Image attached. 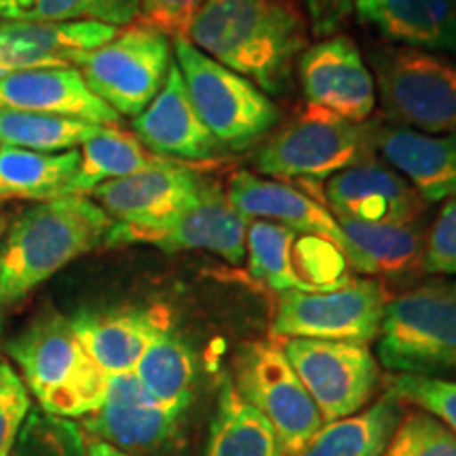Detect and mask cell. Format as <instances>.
<instances>
[{
	"label": "cell",
	"instance_id": "cell-16",
	"mask_svg": "<svg viewBox=\"0 0 456 456\" xmlns=\"http://www.w3.org/2000/svg\"><path fill=\"white\" fill-rule=\"evenodd\" d=\"M182 414L165 408L144 389L135 372L108 374L106 397L85 427L100 442L118 450L161 446L178 429Z\"/></svg>",
	"mask_w": 456,
	"mask_h": 456
},
{
	"label": "cell",
	"instance_id": "cell-28",
	"mask_svg": "<svg viewBox=\"0 0 456 456\" xmlns=\"http://www.w3.org/2000/svg\"><path fill=\"white\" fill-rule=\"evenodd\" d=\"M159 159L161 157L148 152L134 134L106 127L83 144L81 161L61 191V197H87L104 182L138 174Z\"/></svg>",
	"mask_w": 456,
	"mask_h": 456
},
{
	"label": "cell",
	"instance_id": "cell-32",
	"mask_svg": "<svg viewBox=\"0 0 456 456\" xmlns=\"http://www.w3.org/2000/svg\"><path fill=\"white\" fill-rule=\"evenodd\" d=\"M296 232L269 220H256L248 226V262L256 281L283 294L302 288L294 269Z\"/></svg>",
	"mask_w": 456,
	"mask_h": 456
},
{
	"label": "cell",
	"instance_id": "cell-2",
	"mask_svg": "<svg viewBox=\"0 0 456 456\" xmlns=\"http://www.w3.org/2000/svg\"><path fill=\"white\" fill-rule=\"evenodd\" d=\"M114 220L87 197H60L21 212L0 245V306L24 302L38 285L106 245Z\"/></svg>",
	"mask_w": 456,
	"mask_h": 456
},
{
	"label": "cell",
	"instance_id": "cell-21",
	"mask_svg": "<svg viewBox=\"0 0 456 456\" xmlns=\"http://www.w3.org/2000/svg\"><path fill=\"white\" fill-rule=\"evenodd\" d=\"M374 148L425 203L456 201V135L374 125Z\"/></svg>",
	"mask_w": 456,
	"mask_h": 456
},
{
	"label": "cell",
	"instance_id": "cell-3",
	"mask_svg": "<svg viewBox=\"0 0 456 456\" xmlns=\"http://www.w3.org/2000/svg\"><path fill=\"white\" fill-rule=\"evenodd\" d=\"M7 349L43 412L85 419L104 402L108 374L85 351L61 313H38Z\"/></svg>",
	"mask_w": 456,
	"mask_h": 456
},
{
	"label": "cell",
	"instance_id": "cell-40",
	"mask_svg": "<svg viewBox=\"0 0 456 456\" xmlns=\"http://www.w3.org/2000/svg\"><path fill=\"white\" fill-rule=\"evenodd\" d=\"M87 456H129V454L123 452V450L110 446V444L94 440L87 444Z\"/></svg>",
	"mask_w": 456,
	"mask_h": 456
},
{
	"label": "cell",
	"instance_id": "cell-33",
	"mask_svg": "<svg viewBox=\"0 0 456 456\" xmlns=\"http://www.w3.org/2000/svg\"><path fill=\"white\" fill-rule=\"evenodd\" d=\"M87 444L81 425L74 420L30 410L11 456H87Z\"/></svg>",
	"mask_w": 456,
	"mask_h": 456
},
{
	"label": "cell",
	"instance_id": "cell-18",
	"mask_svg": "<svg viewBox=\"0 0 456 456\" xmlns=\"http://www.w3.org/2000/svg\"><path fill=\"white\" fill-rule=\"evenodd\" d=\"M134 129L142 144L163 157L212 161L226 155L224 146L199 117L175 61H171L167 78L157 98L140 117H135Z\"/></svg>",
	"mask_w": 456,
	"mask_h": 456
},
{
	"label": "cell",
	"instance_id": "cell-14",
	"mask_svg": "<svg viewBox=\"0 0 456 456\" xmlns=\"http://www.w3.org/2000/svg\"><path fill=\"white\" fill-rule=\"evenodd\" d=\"M323 195L336 218L368 224H414L425 208L410 182L374 157L332 175Z\"/></svg>",
	"mask_w": 456,
	"mask_h": 456
},
{
	"label": "cell",
	"instance_id": "cell-11",
	"mask_svg": "<svg viewBox=\"0 0 456 456\" xmlns=\"http://www.w3.org/2000/svg\"><path fill=\"white\" fill-rule=\"evenodd\" d=\"M387 302L385 288L372 279H351L326 292L289 289L279 298L273 334L370 345L379 338Z\"/></svg>",
	"mask_w": 456,
	"mask_h": 456
},
{
	"label": "cell",
	"instance_id": "cell-25",
	"mask_svg": "<svg viewBox=\"0 0 456 456\" xmlns=\"http://www.w3.org/2000/svg\"><path fill=\"white\" fill-rule=\"evenodd\" d=\"M402 419V402L385 391L366 410L323 425L302 456H383Z\"/></svg>",
	"mask_w": 456,
	"mask_h": 456
},
{
	"label": "cell",
	"instance_id": "cell-10",
	"mask_svg": "<svg viewBox=\"0 0 456 456\" xmlns=\"http://www.w3.org/2000/svg\"><path fill=\"white\" fill-rule=\"evenodd\" d=\"M248 226L249 220L232 208L224 188L205 182L195 201L169 218L146 224L114 222L106 245L123 248L146 243L169 254L203 249L231 265H241L248 256Z\"/></svg>",
	"mask_w": 456,
	"mask_h": 456
},
{
	"label": "cell",
	"instance_id": "cell-13",
	"mask_svg": "<svg viewBox=\"0 0 456 456\" xmlns=\"http://www.w3.org/2000/svg\"><path fill=\"white\" fill-rule=\"evenodd\" d=\"M306 104L351 123H363L376 106L374 77L357 45L345 34L323 38L298 57Z\"/></svg>",
	"mask_w": 456,
	"mask_h": 456
},
{
	"label": "cell",
	"instance_id": "cell-34",
	"mask_svg": "<svg viewBox=\"0 0 456 456\" xmlns=\"http://www.w3.org/2000/svg\"><path fill=\"white\" fill-rule=\"evenodd\" d=\"M383 456H456V433L416 408L403 414Z\"/></svg>",
	"mask_w": 456,
	"mask_h": 456
},
{
	"label": "cell",
	"instance_id": "cell-44",
	"mask_svg": "<svg viewBox=\"0 0 456 456\" xmlns=\"http://www.w3.org/2000/svg\"><path fill=\"white\" fill-rule=\"evenodd\" d=\"M4 24H7V21H4V20H3V17H0V28H3Z\"/></svg>",
	"mask_w": 456,
	"mask_h": 456
},
{
	"label": "cell",
	"instance_id": "cell-38",
	"mask_svg": "<svg viewBox=\"0 0 456 456\" xmlns=\"http://www.w3.org/2000/svg\"><path fill=\"white\" fill-rule=\"evenodd\" d=\"M205 0H140V26L180 38L191 30Z\"/></svg>",
	"mask_w": 456,
	"mask_h": 456
},
{
	"label": "cell",
	"instance_id": "cell-22",
	"mask_svg": "<svg viewBox=\"0 0 456 456\" xmlns=\"http://www.w3.org/2000/svg\"><path fill=\"white\" fill-rule=\"evenodd\" d=\"M355 17L391 43L456 57V0H362Z\"/></svg>",
	"mask_w": 456,
	"mask_h": 456
},
{
	"label": "cell",
	"instance_id": "cell-20",
	"mask_svg": "<svg viewBox=\"0 0 456 456\" xmlns=\"http://www.w3.org/2000/svg\"><path fill=\"white\" fill-rule=\"evenodd\" d=\"M226 195L243 218L269 220L294 232L323 239L342 249L338 220L315 199L277 180H265L252 171H237L228 182Z\"/></svg>",
	"mask_w": 456,
	"mask_h": 456
},
{
	"label": "cell",
	"instance_id": "cell-4",
	"mask_svg": "<svg viewBox=\"0 0 456 456\" xmlns=\"http://www.w3.org/2000/svg\"><path fill=\"white\" fill-rule=\"evenodd\" d=\"M175 64L199 117L224 151H245L269 135L281 112L265 91L205 55L188 38H174Z\"/></svg>",
	"mask_w": 456,
	"mask_h": 456
},
{
	"label": "cell",
	"instance_id": "cell-29",
	"mask_svg": "<svg viewBox=\"0 0 456 456\" xmlns=\"http://www.w3.org/2000/svg\"><path fill=\"white\" fill-rule=\"evenodd\" d=\"M135 376L144 389L174 412L184 414L195 391L197 363L188 342L180 334L165 330L140 357Z\"/></svg>",
	"mask_w": 456,
	"mask_h": 456
},
{
	"label": "cell",
	"instance_id": "cell-43",
	"mask_svg": "<svg viewBox=\"0 0 456 456\" xmlns=\"http://www.w3.org/2000/svg\"><path fill=\"white\" fill-rule=\"evenodd\" d=\"M3 231H4V216L0 212V235H3Z\"/></svg>",
	"mask_w": 456,
	"mask_h": 456
},
{
	"label": "cell",
	"instance_id": "cell-9",
	"mask_svg": "<svg viewBox=\"0 0 456 456\" xmlns=\"http://www.w3.org/2000/svg\"><path fill=\"white\" fill-rule=\"evenodd\" d=\"M94 95L121 117H140L157 98L171 66V41L144 26L118 32L110 43L74 57Z\"/></svg>",
	"mask_w": 456,
	"mask_h": 456
},
{
	"label": "cell",
	"instance_id": "cell-26",
	"mask_svg": "<svg viewBox=\"0 0 456 456\" xmlns=\"http://www.w3.org/2000/svg\"><path fill=\"white\" fill-rule=\"evenodd\" d=\"M205 456H285L269 420L249 406L224 376Z\"/></svg>",
	"mask_w": 456,
	"mask_h": 456
},
{
	"label": "cell",
	"instance_id": "cell-15",
	"mask_svg": "<svg viewBox=\"0 0 456 456\" xmlns=\"http://www.w3.org/2000/svg\"><path fill=\"white\" fill-rule=\"evenodd\" d=\"M203 186L205 180L197 171L161 157L138 174L104 182L89 197L114 222L146 224L182 212Z\"/></svg>",
	"mask_w": 456,
	"mask_h": 456
},
{
	"label": "cell",
	"instance_id": "cell-12",
	"mask_svg": "<svg viewBox=\"0 0 456 456\" xmlns=\"http://www.w3.org/2000/svg\"><path fill=\"white\" fill-rule=\"evenodd\" d=\"M281 349L315 402L323 425L357 414L374 397L380 370L368 345L285 338Z\"/></svg>",
	"mask_w": 456,
	"mask_h": 456
},
{
	"label": "cell",
	"instance_id": "cell-7",
	"mask_svg": "<svg viewBox=\"0 0 456 456\" xmlns=\"http://www.w3.org/2000/svg\"><path fill=\"white\" fill-rule=\"evenodd\" d=\"M387 117L427 135H456V61L410 47L372 53Z\"/></svg>",
	"mask_w": 456,
	"mask_h": 456
},
{
	"label": "cell",
	"instance_id": "cell-39",
	"mask_svg": "<svg viewBox=\"0 0 456 456\" xmlns=\"http://www.w3.org/2000/svg\"><path fill=\"white\" fill-rule=\"evenodd\" d=\"M362 0H302L311 32L319 38L334 37L355 15Z\"/></svg>",
	"mask_w": 456,
	"mask_h": 456
},
{
	"label": "cell",
	"instance_id": "cell-6",
	"mask_svg": "<svg viewBox=\"0 0 456 456\" xmlns=\"http://www.w3.org/2000/svg\"><path fill=\"white\" fill-rule=\"evenodd\" d=\"M376 353L395 374L456 370V298L446 285H427L387 302Z\"/></svg>",
	"mask_w": 456,
	"mask_h": 456
},
{
	"label": "cell",
	"instance_id": "cell-5",
	"mask_svg": "<svg viewBox=\"0 0 456 456\" xmlns=\"http://www.w3.org/2000/svg\"><path fill=\"white\" fill-rule=\"evenodd\" d=\"M374 151V125L309 106L260 148L256 169L273 178L326 182L372 159Z\"/></svg>",
	"mask_w": 456,
	"mask_h": 456
},
{
	"label": "cell",
	"instance_id": "cell-1",
	"mask_svg": "<svg viewBox=\"0 0 456 456\" xmlns=\"http://www.w3.org/2000/svg\"><path fill=\"white\" fill-rule=\"evenodd\" d=\"M186 38L269 95L285 94L309 21L294 0H205Z\"/></svg>",
	"mask_w": 456,
	"mask_h": 456
},
{
	"label": "cell",
	"instance_id": "cell-23",
	"mask_svg": "<svg viewBox=\"0 0 456 456\" xmlns=\"http://www.w3.org/2000/svg\"><path fill=\"white\" fill-rule=\"evenodd\" d=\"M118 28L100 21H7L0 28V49L21 70L68 68L83 51L110 43Z\"/></svg>",
	"mask_w": 456,
	"mask_h": 456
},
{
	"label": "cell",
	"instance_id": "cell-42",
	"mask_svg": "<svg viewBox=\"0 0 456 456\" xmlns=\"http://www.w3.org/2000/svg\"><path fill=\"white\" fill-rule=\"evenodd\" d=\"M444 285H446V289H448V292L452 294L454 298H456V283H444Z\"/></svg>",
	"mask_w": 456,
	"mask_h": 456
},
{
	"label": "cell",
	"instance_id": "cell-19",
	"mask_svg": "<svg viewBox=\"0 0 456 456\" xmlns=\"http://www.w3.org/2000/svg\"><path fill=\"white\" fill-rule=\"evenodd\" d=\"M0 110L60 114L104 127H117L121 121L72 66L30 68L0 77Z\"/></svg>",
	"mask_w": 456,
	"mask_h": 456
},
{
	"label": "cell",
	"instance_id": "cell-8",
	"mask_svg": "<svg viewBox=\"0 0 456 456\" xmlns=\"http://www.w3.org/2000/svg\"><path fill=\"white\" fill-rule=\"evenodd\" d=\"M232 385L269 420L285 456H302L323 427L315 402L277 342L254 340L243 345L237 353Z\"/></svg>",
	"mask_w": 456,
	"mask_h": 456
},
{
	"label": "cell",
	"instance_id": "cell-30",
	"mask_svg": "<svg viewBox=\"0 0 456 456\" xmlns=\"http://www.w3.org/2000/svg\"><path fill=\"white\" fill-rule=\"evenodd\" d=\"M104 129V125L60 114L0 110V146L37 152H66L100 135Z\"/></svg>",
	"mask_w": 456,
	"mask_h": 456
},
{
	"label": "cell",
	"instance_id": "cell-35",
	"mask_svg": "<svg viewBox=\"0 0 456 456\" xmlns=\"http://www.w3.org/2000/svg\"><path fill=\"white\" fill-rule=\"evenodd\" d=\"M387 393L440 419L456 433V383L440 376L395 374L387 379Z\"/></svg>",
	"mask_w": 456,
	"mask_h": 456
},
{
	"label": "cell",
	"instance_id": "cell-36",
	"mask_svg": "<svg viewBox=\"0 0 456 456\" xmlns=\"http://www.w3.org/2000/svg\"><path fill=\"white\" fill-rule=\"evenodd\" d=\"M30 395L24 380L0 362V456H11L21 425L30 412Z\"/></svg>",
	"mask_w": 456,
	"mask_h": 456
},
{
	"label": "cell",
	"instance_id": "cell-31",
	"mask_svg": "<svg viewBox=\"0 0 456 456\" xmlns=\"http://www.w3.org/2000/svg\"><path fill=\"white\" fill-rule=\"evenodd\" d=\"M140 0H0L4 21H100L127 26L138 20Z\"/></svg>",
	"mask_w": 456,
	"mask_h": 456
},
{
	"label": "cell",
	"instance_id": "cell-17",
	"mask_svg": "<svg viewBox=\"0 0 456 456\" xmlns=\"http://www.w3.org/2000/svg\"><path fill=\"white\" fill-rule=\"evenodd\" d=\"M70 326L106 374H121L134 372L144 351L171 328V322L163 306H112L74 313Z\"/></svg>",
	"mask_w": 456,
	"mask_h": 456
},
{
	"label": "cell",
	"instance_id": "cell-24",
	"mask_svg": "<svg viewBox=\"0 0 456 456\" xmlns=\"http://www.w3.org/2000/svg\"><path fill=\"white\" fill-rule=\"evenodd\" d=\"M345 260L362 275L402 277L423 266L425 239L416 224H368L336 218Z\"/></svg>",
	"mask_w": 456,
	"mask_h": 456
},
{
	"label": "cell",
	"instance_id": "cell-37",
	"mask_svg": "<svg viewBox=\"0 0 456 456\" xmlns=\"http://www.w3.org/2000/svg\"><path fill=\"white\" fill-rule=\"evenodd\" d=\"M423 271L456 277V201H446L425 241Z\"/></svg>",
	"mask_w": 456,
	"mask_h": 456
},
{
	"label": "cell",
	"instance_id": "cell-41",
	"mask_svg": "<svg viewBox=\"0 0 456 456\" xmlns=\"http://www.w3.org/2000/svg\"><path fill=\"white\" fill-rule=\"evenodd\" d=\"M17 70H21V68L15 64L13 57H9L7 51L0 49V77H4V74L9 72H17Z\"/></svg>",
	"mask_w": 456,
	"mask_h": 456
},
{
	"label": "cell",
	"instance_id": "cell-27",
	"mask_svg": "<svg viewBox=\"0 0 456 456\" xmlns=\"http://www.w3.org/2000/svg\"><path fill=\"white\" fill-rule=\"evenodd\" d=\"M81 161V152H37L0 146V199H60Z\"/></svg>",
	"mask_w": 456,
	"mask_h": 456
}]
</instances>
